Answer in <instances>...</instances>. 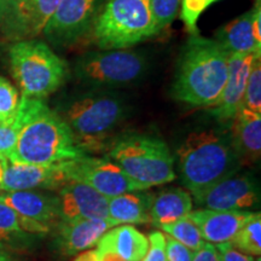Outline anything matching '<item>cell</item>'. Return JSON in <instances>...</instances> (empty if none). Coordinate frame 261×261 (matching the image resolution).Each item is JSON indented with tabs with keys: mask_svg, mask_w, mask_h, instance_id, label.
<instances>
[{
	"mask_svg": "<svg viewBox=\"0 0 261 261\" xmlns=\"http://www.w3.org/2000/svg\"><path fill=\"white\" fill-rule=\"evenodd\" d=\"M8 162H9L8 158H6L5 155L0 154V185H2L3 179H4L6 167H8Z\"/></svg>",
	"mask_w": 261,
	"mask_h": 261,
	"instance_id": "74e56055",
	"label": "cell"
},
{
	"mask_svg": "<svg viewBox=\"0 0 261 261\" xmlns=\"http://www.w3.org/2000/svg\"><path fill=\"white\" fill-rule=\"evenodd\" d=\"M127 114L128 106L121 94L94 87L70 98L60 116L70 128L77 145L89 154L106 146Z\"/></svg>",
	"mask_w": 261,
	"mask_h": 261,
	"instance_id": "277c9868",
	"label": "cell"
},
{
	"mask_svg": "<svg viewBox=\"0 0 261 261\" xmlns=\"http://www.w3.org/2000/svg\"><path fill=\"white\" fill-rule=\"evenodd\" d=\"M21 128L10 162L60 165L89 155L75 142L69 127L42 99L21 97L16 114Z\"/></svg>",
	"mask_w": 261,
	"mask_h": 261,
	"instance_id": "6da1fadb",
	"label": "cell"
},
{
	"mask_svg": "<svg viewBox=\"0 0 261 261\" xmlns=\"http://www.w3.org/2000/svg\"><path fill=\"white\" fill-rule=\"evenodd\" d=\"M60 0H11L0 22L3 33L11 40H31L40 35Z\"/></svg>",
	"mask_w": 261,
	"mask_h": 261,
	"instance_id": "7c38bea8",
	"label": "cell"
},
{
	"mask_svg": "<svg viewBox=\"0 0 261 261\" xmlns=\"http://www.w3.org/2000/svg\"><path fill=\"white\" fill-rule=\"evenodd\" d=\"M218 0H181L180 18L189 34H197V22L201 15Z\"/></svg>",
	"mask_w": 261,
	"mask_h": 261,
	"instance_id": "f1b7e54d",
	"label": "cell"
},
{
	"mask_svg": "<svg viewBox=\"0 0 261 261\" xmlns=\"http://www.w3.org/2000/svg\"><path fill=\"white\" fill-rule=\"evenodd\" d=\"M65 171L70 180L85 182L108 198L126 192L145 190L108 158L85 155L74 161L65 162Z\"/></svg>",
	"mask_w": 261,
	"mask_h": 261,
	"instance_id": "30bf717a",
	"label": "cell"
},
{
	"mask_svg": "<svg viewBox=\"0 0 261 261\" xmlns=\"http://www.w3.org/2000/svg\"><path fill=\"white\" fill-rule=\"evenodd\" d=\"M192 211V198L189 191L180 188H171L154 197L150 208V220L161 227L187 218Z\"/></svg>",
	"mask_w": 261,
	"mask_h": 261,
	"instance_id": "cb8c5ba5",
	"label": "cell"
},
{
	"mask_svg": "<svg viewBox=\"0 0 261 261\" xmlns=\"http://www.w3.org/2000/svg\"><path fill=\"white\" fill-rule=\"evenodd\" d=\"M51 231L47 225L37 223L0 201V248L24 249Z\"/></svg>",
	"mask_w": 261,
	"mask_h": 261,
	"instance_id": "d6986e66",
	"label": "cell"
},
{
	"mask_svg": "<svg viewBox=\"0 0 261 261\" xmlns=\"http://www.w3.org/2000/svg\"><path fill=\"white\" fill-rule=\"evenodd\" d=\"M19 128L21 125L16 117L12 122H0V154L9 158L15 149Z\"/></svg>",
	"mask_w": 261,
	"mask_h": 261,
	"instance_id": "4dcf8cb0",
	"label": "cell"
},
{
	"mask_svg": "<svg viewBox=\"0 0 261 261\" xmlns=\"http://www.w3.org/2000/svg\"><path fill=\"white\" fill-rule=\"evenodd\" d=\"M154 197V195L144 192V190L110 197L108 200L109 219L115 225L149 223L150 208Z\"/></svg>",
	"mask_w": 261,
	"mask_h": 261,
	"instance_id": "7402d4cb",
	"label": "cell"
},
{
	"mask_svg": "<svg viewBox=\"0 0 261 261\" xmlns=\"http://www.w3.org/2000/svg\"><path fill=\"white\" fill-rule=\"evenodd\" d=\"M10 3H11V0H0V22L3 21L6 11H8Z\"/></svg>",
	"mask_w": 261,
	"mask_h": 261,
	"instance_id": "f35d334b",
	"label": "cell"
},
{
	"mask_svg": "<svg viewBox=\"0 0 261 261\" xmlns=\"http://www.w3.org/2000/svg\"><path fill=\"white\" fill-rule=\"evenodd\" d=\"M254 212L213 211L201 208L188 215L198 227L204 242L212 244L231 243L240 228L247 223Z\"/></svg>",
	"mask_w": 261,
	"mask_h": 261,
	"instance_id": "2e32d148",
	"label": "cell"
},
{
	"mask_svg": "<svg viewBox=\"0 0 261 261\" xmlns=\"http://www.w3.org/2000/svg\"><path fill=\"white\" fill-rule=\"evenodd\" d=\"M0 261H17L9 252L0 248Z\"/></svg>",
	"mask_w": 261,
	"mask_h": 261,
	"instance_id": "ab89813d",
	"label": "cell"
},
{
	"mask_svg": "<svg viewBox=\"0 0 261 261\" xmlns=\"http://www.w3.org/2000/svg\"><path fill=\"white\" fill-rule=\"evenodd\" d=\"M175 155L181 182L195 200L242 166L231 142L230 125L191 130Z\"/></svg>",
	"mask_w": 261,
	"mask_h": 261,
	"instance_id": "3957f363",
	"label": "cell"
},
{
	"mask_svg": "<svg viewBox=\"0 0 261 261\" xmlns=\"http://www.w3.org/2000/svg\"><path fill=\"white\" fill-rule=\"evenodd\" d=\"M217 247L220 252L221 261H256L255 257L240 252L231 243L217 244Z\"/></svg>",
	"mask_w": 261,
	"mask_h": 261,
	"instance_id": "836d02e7",
	"label": "cell"
},
{
	"mask_svg": "<svg viewBox=\"0 0 261 261\" xmlns=\"http://www.w3.org/2000/svg\"><path fill=\"white\" fill-rule=\"evenodd\" d=\"M260 184L252 173L236 172L196 198L197 204L213 211L253 212L260 205Z\"/></svg>",
	"mask_w": 261,
	"mask_h": 261,
	"instance_id": "8fae6325",
	"label": "cell"
},
{
	"mask_svg": "<svg viewBox=\"0 0 261 261\" xmlns=\"http://www.w3.org/2000/svg\"><path fill=\"white\" fill-rule=\"evenodd\" d=\"M92 33L102 50L127 48L159 34L150 0H107Z\"/></svg>",
	"mask_w": 261,
	"mask_h": 261,
	"instance_id": "52a82bcc",
	"label": "cell"
},
{
	"mask_svg": "<svg viewBox=\"0 0 261 261\" xmlns=\"http://www.w3.org/2000/svg\"><path fill=\"white\" fill-rule=\"evenodd\" d=\"M230 135L241 165L260 161L261 114L241 108L230 122Z\"/></svg>",
	"mask_w": 261,
	"mask_h": 261,
	"instance_id": "ffe728a7",
	"label": "cell"
},
{
	"mask_svg": "<svg viewBox=\"0 0 261 261\" xmlns=\"http://www.w3.org/2000/svg\"><path fill=\"white\" fill-rule=\"evenodd\" d=\"M97 248L110 250L123 261H140L149 248L148 237L130 225H120L103 234Z\"/></svg>",
	"mask_w": 261,
	"mask_h": 261,
	"instance_id": "44dd1931",
	"label": "cell"
},
{
	"mask_svg": "<svg viewBox=\"0 0 261 261\" xmlns=\"http://www.w3.org/2000/svg\"><path fill=\"white\" fill-rule=\"evenodd\" d=\"M214 40L219 42L230 55L248 54L261 57V47L257 46L253 37L252 10L218 29L214 34Z\"/></svg>",
	"mask_w": 261,
	"mask_h": 261,
	"instance_id": "603a6c76",
	"label": "cell"
},
{
	"mask_svg": "<svg viewBox=\"0 0 261 261\" xmlns=\"http://www.w3.org/2000/svg\"><path fill=\"white\" fill-rule=\"evenodd\" d=\"M148 252L140 261H167L166 259L165 233L160 232V231H154L148 236Z\"/></svg>",
	"mask_w": 261,
	"mask_h": 261,
	"instance_id": "1f68e13d",
	"label": "cell"
},
{
	"mask_svg": "<svg viewBox=\"0 0 261 261\" xmlns=\"http://www.w3.org/2000/svg\"><path fill=\"white\" fill-rule=\"evenodd\" d=\"M161 230L166 234L177 240L178 242L190 248L194 252L200 249L205 243L198 227L189 217L182 218V219L174 221L172 224L163 225L161 226Z\"/></svg>",
	"mask_w": 261,
	"mask_h": 261,
	"instance_id": "484cf974",
	"label": "cell"
},
{
	"mask_svg": "<svg viewBox=\"0 0 261 261\" xmlns=\"http://www.w3.org/2000/svg\"><path fill=\"white\" fill-rule=\"evenodd\" d=\"M0 201L18 214L52 227L60 221L58 196L38 190L0 191Z\"/></svg>",
	"mask_w": 261,
	"mask_h": 261,
	"instance_id": "ac0fdd59",
	"label": "cell"
},
{
	"mask_svg": "<svg viewBox=\"0 0 261 261\" xmlns=\"http://www.w3.org/2000/svg\"><path fill=\"white\" fill-rule=\"evenodd\" d=\"M230 54L214 39L192 34L179 55L171 96L192 107H211L228 74Z\"/></svg>",
	"mask_w": 261,
	"mask_h": 261,
	"instance_id": "7a4b0ae2",
	"label": "cell"
},
{
	"mask_svg": "<svg viewBox=\"0 0 261 261\" xmlns=\"http://www.w3.org/2000/svg\"><path fill=\"white\" fill-rule=\"evenodd\" d=\"M146 65L144 55L129 48L90 51L75 62L74 74L81 83L112 90L140 80Z\"/></svg>",
	"mask_w": 261,
	"mask_h": 261,
	"instance_id": "ba28073f",
	"label": "cell"
},
{
	"mask_svg": "<svg viewBox=\"0 0 261 261\" xmlns=\"http://www.w3.org/2000/svg\"><path fill=\"white\" fill-rule=\"evenodd\" d=\"M252 31L254 40L261 47V0H255L252 9Z\"/></svg>",
	"mask_w": 261,
	"mask_h": 261,
	"instance_id": "d590c367",
	"label": "cell"
},
{
	"mask_svg": "<svg viewBox=\"0 0 261 261\" xmlns=\"http://www.w3.org/2000/svg\"><path fill=\"white\" fill-rule=\"evenodd\" d=\"M60 221L109 219L108 200L85 182L69 180L58 190Z\"/></svg>",
	"mask_w": 261,
	"mask_h": 261,
	"instance_id": "9a60e30c",
	"label": "cell"
},
{
	"mask_svg": "<svg viewBox=\"0 0 261 261\" xmlns=\"http://www.w3.org/2000/svg\"><path fill=\"white\" fill-rule=\"evenodd\" d=\"M21 97L9 80L0 76V122H12L17 114Z\"/></svg>",
	"mask_w": 261,
	"mask_h": 261,
	"instance_id": "83f0119b",
	"label": "cell"
},
{
	"mask_svg": "<svg viewBox=\"0 0 261 261\" xmlns=\"http://www.w3.org/2000/svg\"><path fill=\"white\" fill-rule=\"evenodd\" d=\"M242 108L261 114V58H255L250 68Z\"/></svg>",
	"mask_w": 261,
	"mask_h": 261,
	"instance_id": "4316f807",
	"label": "cell"
},
{
	"mask_svg": "<svg viewBox=\"0 0 261 261\" xmlns=\"http://www.w3.org/2000/svg\"><path fill=\"white\" fill-rule=\"evenodd\" d=\"M106 3L107 0H60L42 34L54 46H71L93 31Z\"/></svg>",
	"mask_w": 261,
	"mask_h": 261,
	"instance_id": "9c48e42d",
	"label": "cell"
},
{
	"mask_svg": "<svg viewBox=\"0 0 261 261\" xmlns=\"http://www.w3.org/2000/svg\"><path fill=\"white\" fill-rule=\"evenodd\" d=\"M69 180L65 163L40 166L9 161L0 191L60 190Z\"/></svg>",
	"mask_w": 261,
	"mask_h": 261,
	"instance_id": "5bb4252c",
	"label": "cell"
},
{
	"mask_svg": "<svg viewBox=\"0 0 261 261\" xmlns=\"http://www.w3.org/2000/svg\"><path fill=\"white\" fill-rule=\"evenodd\" d=\"M181 0H150L158 32L168 28L177 18Z\"/></svg>",
	"mask_w": 261,
	"mask_h": 261,
	"instance_id": "f546056e",
	"label": "cell"
},
{
	"mask_svg": "<svg viewBox=\"0 0 261 261\" xmlns=\"http://www.w3.org/2000/svg\"><path fill=\"white\" fill-rule=\"evenodd\" d=\"M110 159L143 189L171 182L177 178L174 158L162 138L146 133H128L117 138Z\"/></svg>",
	"mask_w": 261,
	"mask_h": 261,
	"instance_id": "5b68a950",
	"label": "cell"
},
{
	"mask_svg": "<svg viewBox=\"0 0 261 261\" xmlns=\"http://www.w3.org/2000/svg\"><path fill=\"white\" fill-rule=\"evenodd\" d=\"M166 237V259L167 261H192L194 250L177 240L165 234Z\"/></svg>",
	"mask_w": 261,
	"mask_h": 261,
	"instance_id": "d6a6232c",
	"label": "cell"
},
{
	"mask_svg": "<svg viewBox=\"0 0 261 261\" xmlns=\"http://www.w3.org/2000/svg\"><path fill=\"white\" fill-rule=\"evenodd\" d=\"M74 261H98L96 249H89L80 253Z\"/></svg>",
	"mask_w": 261,
	"mask_h": 261,
	"instance_id": "8d00e7d4",
	"label": "cell"
},
{
	"mask_svg": "<svg viewBox=\"0 0 261 261\" xmlns=\"http://www.w3.org/2000/svg\"><path fill=\"white\" fill-rule=\"evenodd\" d=\"M192 261H221V255L215 244L205 242L200 249L194 252Z\"/></svg>",
	"mask_w": 261,
	"mask_h": 261,
	"instance_id": "e575fe53",
	"label": "cell"
},
{
	"mask_svg": "<svg viewBox=\"0 0 261 261\" xmlns=\"http://www.w3.org/2000/svg\"><path fill=\"white\" fill-rule=\"evenodd\" d=\"M10 65L22 97L44 99L69 76V65L44 41H16L9 50Z\"/></svg>",
	"mask_w": 261,
	"mask_h": 261,
	"instance_id": "8992f818",
	"label": "cell"
},
{
	"mask_svg": "<svg viewBox=\"0 0 261 261\" xmlns=\"http://www.w3.org/2000/svg\"><path fill=\"white\" fill-rule=\"evenodd\" d=\"M256 57L248 54H232L228 60V74L226 83L219 98L208 107L211 115L217 121L230 123L242 108L250 68Z\"/></svg>",
	"mask_w": 261,
	"mask_h": 261,
	"instance_id": "4fadbf2b",
	"label": "cell"
},
{
	"mask_svg": "<svg viewBox=\"0 0 261 261\" xmlns=\"http://www.w3.org/2000/svg\"><path fill=\"white\" fill-rule=\"evenodd\" d=\"M113 226L110 219H77L58 221L57 247L63 255L71 256L92 249Z\"/></svg>",
	"mask_w": 261,
	"mask_h": 261,
	"instance_id": "e0dca14e",
	"label": "cell"
},
{
	"mask_svg": "<svg viewBox=\"0 0 261 261\" xmlns=\"http://www.w3.org/2000/svg\"><path fill=\"white\" fill-rule=\"evenodd\" d=\"M231 244L244 254L259 256L261 254V214L254 212L240 228Z\"/></svg>",
	"mask_w": 261,
	"mask_h": 261,
	"instance_id": "d4e9b609",
	"label": "cell"
}]
</instances>
